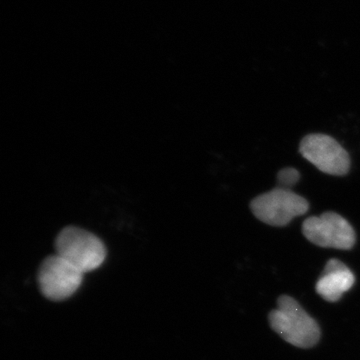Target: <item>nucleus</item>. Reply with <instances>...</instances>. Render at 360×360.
<instances>
[{
  "mask_svg": "<svg viewBox=\"0 0 360 360\" xmlns=\"http://www.w3.org/2000/svg\"><path fill=\"white\" fill-rule=\"evenodd\" d=\"M269 322L272 330L293 347L311 348L321 340L319 323L290 295L279 296Z\"/></svg>",
  "mask_w": 360,
  "mask_h": 360,
  "instance_id": "obj_1",
  "label": "nucleus"
},
{
  "mask_svg": "<svg viewBox=\"0 0 360 360\" xmlns=\"http://www.w3.org/2000/svg\"><path fill=\"white\" fill-rule=\"evenodd\" d=\"M56 250V255L84 274L98 269L106 257L103 241L96 234L75 226L65 227L59 232Z\"/></svg>",
  "mask_w": 360,
  "mask_h": 360,
  "instance_id": "obj_2",
  "label": "nucleus"
},
{
  "mask_svg": "<svg viewBox=\"0 0 360 360\" xmlns=\"http://www.w3.org/2000/svg\"><path fill=\"white\" fill-rule=\"evenodd\" d=\"M250 210L260 221L271 226L283 227L309 212V205L305 198L291 189L276 187L257 196L251 201Z\"/></svg>",
  "mask_w": 360,
  "mask_h": 360,
  "instance_id": "obj_3",
  "label": "nucleus"
},
{
  "mask_svg": "<svg viewBox=\"0 0 360 360\" xmlns=\"http://www.w3.org/2000/svg\"><path fill=\"white\" fill-rule=\"evenodd\" d=\"M302 233L310 243L324 248L349 250L356 243V234L352 224L333 212L305 219Z\"/></svg>",
  "mask_w": 360,
  "mask_h": 360,
  "instance_id": "obj_4",
  "label": "nucleus"
},
{
  "mask_svg": "<svg viewBox=\"0 0 360 360\" xmlns=\"http://www.w3.org/2000/svg\"><path fill=\"white\" fill-rule=\"evenodd\" d=\"M84 272L58 255L45 258L40 265L37 281L40 291L53 302H61L77 292Z\"/></svg>",
  "mask_w": 360,
  "mask_h": 360,
  "instance_id": "obj_5",
  "label": "nucleus"
},
{
  "mask_svg": "<svg viewBox=\"0 0 360 360\" xmlns=\"http://www.w3.org/2000/svg\"><path fill=\"white\" fill-rule=\"evenodd\" d=\"M300 153L324 174L342 176L349 172L350 158L347 151L328 135L314 134L303 137Z\"/></svg>",
  "mask_w": 360,
  "mask_h": 360,
  "instance_id": "obj_6",
  "label": "nucleus"
},
{
  "mask_svg": "<svg viewBox=\"0 0 360 360\" xmlns=\"http://www.w3.org/2000/svg\"><path fill=\"white\" fill-rule=\"evenodd\" d=\"M355 276L340 260H328L321 276L317 281L315 290L328 302H338L347 291L354 285Z\"/></svg>",
  "mask_w": 360,
  "mask_h": 360,
  "instance_id": "obj_7",
  "label": "nucleus"
},
{
  "mask_svg": "<svg viewBox=\"0 0 360 360\" xmlns=\"http://www.w3.org/2000/svg\"><path fill=\"white\" fill-rule=\"evenodd\" d=\"M300 179V174L293 167H285L277 174V182L281 188L290 189Z\"/></svg>",
  "mask_w": 360,
  "mask_h": 360,
  "instance_id": "obj_8",
  "label": "nucleus"
}]
</instances>
